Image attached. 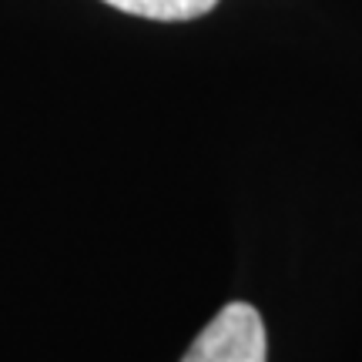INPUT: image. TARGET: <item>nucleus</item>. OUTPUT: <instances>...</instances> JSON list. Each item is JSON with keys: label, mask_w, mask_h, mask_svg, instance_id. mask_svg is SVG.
<instances>
[{"label": "nucleus", "mask_w": 362, "mask_h": 362, "mask_svg": "<svg viewBox=\"0 0 362 362\" xmlns=\"http://www.w3.org/2000/svg\"><path fill=\"white\" fill-rule=\"evenodd\" d=\"M104 4L148 21H194L205 17L218 0H104Z\"/></svg>", "instance_id": "2"}, {"label": "nucleus", "mask_w": 362, "mask_h": 362, "mask_svg": "<svg viewBox=\"0 0 362 362\" xmlns=\"http://www.w3.org/2000/svg\"><path fill=\"white\" fill-rule=\"evenodd\" d=\"M269 339L259 309L248 302H228L194 336L181 362H265Z\"/></svg>", "instance_id": "1"}]
</instances>
